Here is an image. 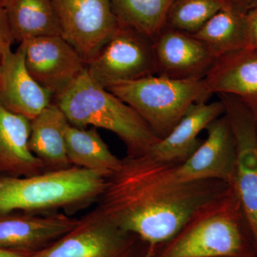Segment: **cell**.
<instances>
[{
    "instance_id": "cell-1",
    "label": "cell",
    "mask_w": 257,
    "mask_h": 257,
    "mask_svg": "<svg viewBox=\"0 0 257 257\" xmlns=\"http://www.w3.org/2000/svg\"><path fill=\"white\" fill-rule=\"evenodd\" d=\"M177 165L148 154L127 155L106 179L96 209L151 246L170 241L231 186L216 179L184 182L177 175Z\"/></svg>"
},
{
    "instance_id": "cell-2",
    "label": "cell",
    "mask_w": 257,
    "mask_h": 257,
    "mask_svg": "<svg viewBox=\"0 0 257 257\" xmlns=\"http://www.w3.org/2000/svg\"><path fill=\"white\" fill-rule=\"evenodd\" d=\"M109 176L74 166L30 177L0 176V212L72 215L97 202Z\"/></svg>"
},
{
    "instance_id": "cell-3",
    "label": "cell",
    "mask_w": 257,
    "mask_h": 257,
    "mask_svg": "<svg viewBox=\"0 0 257 257\" xmlns=\"http://www.w3.org/2000/svg\"><path fill=\"white\" fill-rule=\"evenodd\" d=\"M55 99L69 124L84 128L90 125L111 132L124 144L128 156L146 155L160 141L133 108L96 84L87 69Z\"/></svg>"
},
{
    "instance_id": "cell-4",
    "label": "cell",
    "mask_w": 257,
    "mask_h": 257,
    "mask_svg": "<svg viewBox=\"0 0 257 257\" xmlns=\"http://www.w3.org/2000/svg\"><path fill=\"white\" fill-rule=\"evenodd\" d=\"M244 222L239 198L231 185L193 216L159 257H251L243 234Z\"/></svg>"
},
{
    "instance_id": "cell-5",
    "label": "cell",
    "mask_w": 257,
    "mask_h": 257,
    "mask_svg": "<svg viewBox=\"0 0 257 257\" xmlns=\"http://www.w3.org/2000/svg\"><path fill=\"white\" fill-rule=\"evenodd\" d=\"M107 89L133 108L160 139L175 127L191 106L212 95L204 79L177 80L158 75Z\"/></svg>"
},
{
    "instance_id": "cell-6",
    "label": "cell",
    "mask_w": 257,
    "mask_h": 257,
    "mask_svg": "<svg viewBox=\"0 0 257 257\" xmlns=\"http://www.w3.org/2000/svg\"><path fill=\"white\" fill-rule=\"evenodd\" d=\"M87 69L91 78L105 89L156 75L154 41L119 22L100 52L87 64Z\"/></svg>"
},
{
    "instance_id": "cell-7",
    "label": "cell",
    "mask_w": 257,
    "mask_h": 257,
    "mask_svg": "<svg viewBox=\"0 0 257 257\" xmlns=\"http://www.w3.org/2000/svg\"><path fill=\"white\" fill-rule=\"evenodd\" d=\"M236 149V167L231 185L257 249V124L252 111L243 101L219 94Z\"/></svg>"
},
{
    "instance_id": "cell-8",
    "label": "cell",
    "mask_w": 257,
    "mask_h": 257,
    "mask_svg": "<svg viewBox=\"0 0 257 257\" xmlns=\"http://www.w3.org/2000/svg\"><path fill=\"white\" fill-rule=\"evenodd\" d=\"M138 238L119 229L95 208L68 234L28 257H141Z\"/></svg>"
},
{
    "instance_id": "cell-9",
    "label": "cell",
    "mask_w": 257,
    "mask_h": 257,
    "mask_svg": "<svg viewBox=\"0 0 257 257\" xmlns=\"http://www.w3.org/2000/svg\"><path fill=\"white\" fill-rule=\"evenodd\" d=\"M61 36L89 63L119 25L111 0H52Z\"/></svg>"
},
{
    "instance_id": "cell-10",
    "label": "cell",
    "mask_w": 257,
    "mask_h": 257,
    "mask_svg": "<svg viewBox=\"0 0 257 257\" xmlns=\"http://www.w3.org/2000/svg\"><path fill=\"white\" fill-rule=\"evenodd\" d=\"M21 44L28 72L53 98L65 92L87 69L85 61L60 35L35 37Z\"/></svg>"
},
{
    "instance_id": "cell-11",
    "label": "cell",
    "mask_w": 257,
    "mask_h": 257,
    "mask_svg": "<svg viewBox=\"0 0 257 257\" xmlns=\"http://www.w3.org/2000/svg\"><path fill=\"white\" fill-rule=\"evenodd\" d=\"M79 222L63 212H0V248L32 254L68 234Z\"/></svg>"
},
{
    "instance_id": "cell-12",
    "label": "cell",
    "mask_w": 257,
    "mask_h": 257,
    "mask_svg": "<svg viewBox=\"0 0 257 257\" xmlns=\"http://www.w3.org/2000/svg\"><path fill=\"white\" fill-rule=\"evenodd\" d=\"M156 75L177 80L203 79L216 58L195 37L165 26L154 40Z\"/></svg>"
},
{
    "instance_id": "cell-13",
    "label": "cell",
    "mask_w": 257,
    "mask_h": 257,
    "mask_svg": "<svg viewBox=\"0 0 257 257\" xmlns=\"http://www.w3.org/2000/svg\"><path fill=\"white\" fill-rule=\"evenodd\" d=\"M207 138L187 160L177 164L179 178L184 182L216 179L232 184L236 149L227 118H216L207 128Z\"/></svg>"
},
{
    "instance_id": "cell-14",
    "label": "cell",
    "mask_w": 257,
    "mask_h": 257,
    "mask_svg": "<svg viewBox=\"0 0 257 257\" xmlns=\"http://www.w3.org/2000/svg\"><path fill=\"white\" fill-rule=\"evenodd\" d=\"M52 99L28 72L23 44L16 52L7 51L0 62V104L32 121L52 104Z\"/></svg>"
},
{
    "instance_id": "cell-15",
    "label": "cell",
    "mask_w": 257,
    "mask_h": 257,
    "mask_svg": "<svg viewBox=\"0 0 257 257\" xmlns=\"http://www.w3.org/2000/svg\"><path fill=\"white\" fill-rule=\"evenodd\" d=\"M211 94L239 98L257 116V51L245 48L216 59L206 76Z\"/></svg>"
},
{
    "instance_id": "cell-16",
    "label": "cell",
    "mask_w": 257,
    "mask_h": 257,
    "mask_svg": "<svg viewBox=\"0 0 257 257\" xmlns=\"http://www.w3.org/2000/svg\"><path fill=\"white\" fill-rule=\"evenodd\" d=\"M224 114V106L221 100L193 104L175 127L147 154L160 162L182 163L200 145L198 136L201 132Z\"/></svg>"
},
{
    "instance_id": "cell-17",
    "label": "cell",
    "mask_w": 257,
    "mask_h": 257,
    "mask_svg": "<svg viewBox=\"0 0 257 257\" xmlns=\"http://www.w3.org/2000/svg\"><path fill=\"white\" fill-rule=\"evenodd\" d=\"M31 121L0 104V176L30 177L46 172L29 147Z\"/></svg>"
},
{
    "instance_id": "cell-18",
    "label": "cell",
    "mask_w": 257,
    "mask_h": 257,
    "mask_svg": "<svg viewBox=\"0 0 257 257\" xmlns=\"http://www.w3.org/2000/svg\"><path fill=\"white\" fill-rule=\"evenodd\" d=\"M69 124L63 111L53 102L31 121L29 147L46 172L72 167L66 149L65 130Z\"/></svg>"
},
{
    "instance_id": "cell-19",
    "label": "cell",
    "mask_w": 257,
    "mask_h": 257,
    "mask_svg": "<svg viewBox=\"0 0 257 257\" xmlns=\"http://www.w3.org/2000/svg\"><path fill=\"white\" fill-rule=\"evenodd\" d=\"M4 8L15 41L60 35L52 0H5Z\"/></svg>"
},
{
    "instance_id": "cell-20",
    "label": "cell",
    "mask_w": 257,
    "mask_h": 257,
    "mask_svg": "<svg viewBox=\"0 0 257 257\" xmlns=\"http://www.w3.org/2000/svg\"><path fill=\"white\" fill-rule=\"evenodd\" d=\"M246 15L234 5H228L192 35L202 42L216 59L248 48Z\"/></svg>"
},
{
    "instance_id": "cell-21",
    "label": "cell",
    "mask_w": 257,
    "mask_h": 257,
    "mask_svg": "<svg viewBox=\"0 0 257 257\" xmlns=\"http://www.w3.org/2000/svg\"><path fill=\"white\" fill-rule=\"evenodd\" d=\"M67 155L71 165L110 175L121 160L111 152L96 128H85L69 124L65 130Z\"/></svg>"
},
{
    "instance_id": "cell-22",
    "label": "cell",
    "mask_w": 257,
    "mask_h": 257,
    "mask_svg": "<svg viewBox=\"0 0 257 257\" xmlns=\"http://www.w3.org/2000/svg\"><path fill=\"white\" fill-rule=\"evenodd\" d=\"M175 0H111L118 21L155 40Z\"/></svg>"
},
{
    "instance_id": "cell-23",
    "label": "cell",
    "mask_w": 257,
    "mask_h": 257,
    "mask_svg": "<svg viewBox=\"0 0 257 257\" xmlns=\"http://www.w3.org/2000/svg\"><path fill=\"white\" fill-rule=\"evenodd\" d=\"M231 0H175L167 14L165 26L194 35Z\"/></svg>"
},
{
    "instance_id": "cell-24",
    "label": "cell",
    "mask_w": 257,
    "mask_h": 257,
    "mask_svg": "<svg viewBox=\"0 0 257 257\" xmlns=\"http://www.w3.org/2000/svg\"><path fill=\"white\" fill-rule=\"evenodd\" d=\"M15 41L4 8H0V62L7 51L11 50Z\"/></svg>"
},
{
    "instance_id": "cell-25",
    "label": "cell",
    "mask_w": 257,
    "mask_h": 257,
    "mask_svg": "<svg viewBox=\"0 0 257 257\" xmlns=\"http://www.w3.org/2000/svg\"><path fill=\"white\" fill-rule=\"evenodd\" d=\"M246 22L248 48L257 51V8L246 13Z\"/></svg>"
},
{
    "instance_id": "cell-26",
    "label": "cell",
    "mask_w": 257,
    "mask_h": 257,
    "mask_svg": "<svg viewBox=\"0 0 257 257\" xmlns=\"http://www.w3.org/2000/svg\"><path fill=\"white\" fill-rule=\"evenodd\" d=\"M231 2L237 9L244 13L257 8V0H231Z\"/></svg>"
},
{
    "instance_id": "cell-27",
    "label": "cell",
    "mask_w": 257,
    "mask_h": 257,
    "mask_svg": "<svg viewBox=\"0 0 257 257\" xmlns=\"http://www.w3.org/2000/svg\"><path fill=\"white\" fill-rule=\"evenodd\" d=\"M29 253L0 248V257H28Z\"/></svg>"
},
{
    "instance_id": "cell-28",
    "label": "cell",
    "mask_w": 257,
    "mask_h": 257,
    "mask_svg": "<svg viewBox=\"0 0 257 257\" xmlns=\"http://www.w3.org/2000/svg\"><path fill=\"white\" fill-rule=\"evenodd\" d=\"M5 0H0V8H4Z\"/></svg>"
},
{
    "instance_id": "cell-29",
    "label": "cell",
    "mask_w": 257,
    "mask_h": 257,
    "mask_svg": "<svg viewBox=\"0 0 257 257\" xmlns=\"http://www.w3.org/2000/svg\"><path fill=\"white\" fill-rule=\"evenodd\" d=\"M256 124H257V116H256Z\"/></svg>"
}]
</instances>
